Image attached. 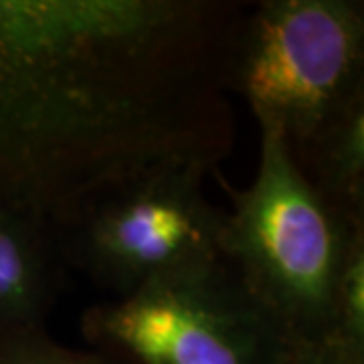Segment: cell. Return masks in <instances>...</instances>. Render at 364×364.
Wrapping results in <instances>:
<instances>
[{
	"label": "cell",
	"mask_w": 364,
	"mask_h": 364,
	"mask_svg": "<svg viewBox=\"0 0 364 364\" xmlns=\"http://www.w3.org/2000/svg\"><path fill=\"white\" fill-rule=\"evenodd\" d=\"M286 364H364V352L344 348L336 342L294 344Z\"/></svg>",
	"instance_id": "cell-10"
},
{
	"label": "cell",
	"mask_w": 364,
	"mask_h": 364,
	"mask_svg": "<svg viewBox=\"0 0 364 364\" xmlns=\"http://www.w3.org/2000/svg\"><path fill=\"white\" fill-rule=\"evenodd\" d=\"M0 364H119L97 350H75L49 336L45 326L0 328Z\"/></svg>",
	"instance_id": "cell-8"
},
{
	"label": "cell",
	"mask_w": 364,
	"mask_h": 364,
	"mask_svg": "<svg viewBox=\"0 0 364 364\" xmlns=\"http://www.w3.org/2000/svg\"><path fill=\"white\" fill-rule=\"evenodd\" d=\"M245 2L0 0V203L55 237L168 166L231 154L225 61Z\"/></svg>",
	"instance_id": "cell-1"
},
{
	"label": "cell",
	"mask_w": 364,
	"mask_h": 364,
	"mask_svg": "<svg viewBox=\"0 0 364 364\" xmlns=\"http://www.w3.org/2000/svg\"><path fill=\"white\" fill-rule=\"evenodd\" d=\"M328 342L364 352V237L354 241L340 275Z\"/></svg>",
	"instance_id": "cell-9"
},
{
	"label": "cell",
	"mask_w": 364,
	"mask_h": 364,
	"mask_svg": "<svg viewBox=\"0 0 364 364\" xmlns=\"http://www.w3.org/2000/svg\"><path fill=\"white\" fill-rule=\"evenodd\" d=\"M59 257L49 227L0 203V328L45 326L59 289Z\"/></svg>",
	"instance_id": "cell-6"
},
{
	"label": "cell",
	"mask_w": 364,
	"mask_h": 364,
	"mask_svg": "<svg viewBox=\"0 0 364 364\" xmlns=\"http://www.w3.org/2000/svg\"><path fill=\"white\" fill-rule=\"evenodd\" d=\"M200 166L134 178L57 233L59 255L95 284L126 296L146 282L221 255L225 217L208 203Z\"/></svg>",
	"instance_id": "cell-5"
},
{
	"label": "cell",
	"mask_w": 364,
	"mask_h": 364,
	"mask_svg": "<svg viewBox=\"0 0 364 364\" xmlns=\"http://www.w3.org/2000/svg\"><path fill=\"white\" fill-rule=\"evenodd\" d=\"M259 144L251 186H225L233 210L225 217L221 255L294 344L328 342L340 275L364 225L316 193L275 128L259 126Z\"/></svg>",
	"instance_id": "cell-2"
},
{
	"label": "cell",
	"mask_w": 364,
	"mask_h": 364,
	"mask_svg": "<svg viewBox=\"0 0 364 364\" xmlns=\"http://www.w3.org/2000/svg\"><path fill=\"white\" fill-rule=\"evenodd\" d=\"M298 166L336 213L364 225V100L318 136Z\"/></svg>",
	"instance_id": "cell-7"
},
{
	"label": "cell",
	"mask_w": 364,
	"mask_h": 364,
	"mask_svg": "<svg viewBox=\"0 0 364 364\" xmlns=\"http://www.w3.org/2000/svg\"><path fill=\"white\" fill-rule=\"evenodd\" d=\"M81 334L119 364H286L294 350L286 328L225 257L91 306Z\"/></svg>",
	"instance_id": "cell-4"
},
{
	"label": "cell",
	"mask_w": 364,
	"mask_h": 364,
	"mask_svg": "<svg viewBox=\"0 0 364 364\" xmlns=\"http://www.w3.org/2000/svg\"><path fill=\"white\" fill-rule=\"evenodd\" d=\"M225 90L282 134L296 164L364 100V2L265 0L245 9L225 61Z\"/></svg>",
	"instance_id": "cell-3"
}]
</instances>
